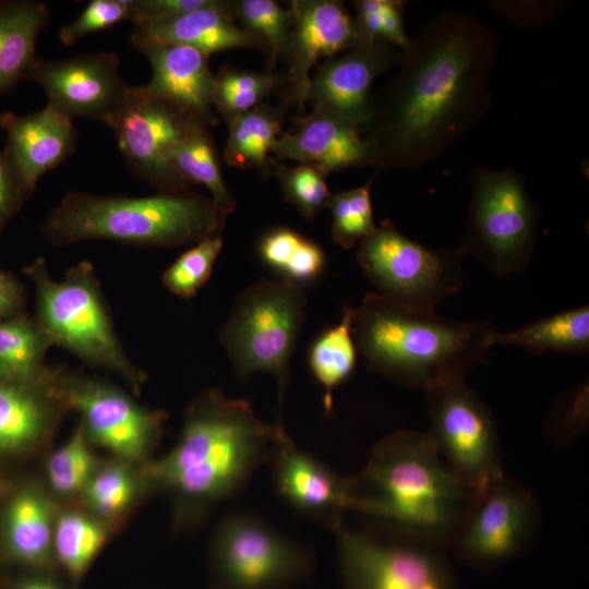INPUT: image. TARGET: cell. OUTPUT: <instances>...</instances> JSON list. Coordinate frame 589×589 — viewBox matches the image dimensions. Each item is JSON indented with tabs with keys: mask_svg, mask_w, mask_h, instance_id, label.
Masks as SVG:
<instances>
[{
	"mask_svg": "<svg viewBox=\"0 0 589 589\" xmlns=\"http://www.w3.org/2000/svg\"><path fill=\"white\" fill-rule=\"evenodd\" d=\"M497 50L495 32L471 13L446 10L424 22L396 75L373 94L362 134L375 172L423 166L472 131L491 107Z\"/></svg>",
	"mask_w": 589,
	"mask_h": 589,
	"instance_id": "6da1fadb",
	"label": "cell"
},
{
	"mask_svg": "<svg viewBox=\"0 0 589 589\" xmlns=\"http://www.w3.org/2000/svg\"><path fill=\"white\" fill-rule=\"evenodd\" d=\"M276 430L248 401L207 389L189 406L177 445L145 477L177 496L180 517L196 518L247 486L267 461Z\"/></svg>",
	"mask_w": 589,
	"mask_h": 589,
	"instance_id": "7a4b0ae2",
	"label": "cell"
},
{
	"mask_svg": "<svg viewBox=\"0 0 589 589\" xmlns=\"http://www.w3.org/2000/svg\"><path fill=\"white\" fill-rule=\"evenodd\" d=\"M474 498L429 432L402 430L383 437L363 469L347 478L348 510L434 544L450 543Z\"/></svg>",
	"mask_w": 589,
	"mask_h": 589,
	"instance_id": "3957f363",
	"label": "cell"
},
{
	"mask_svg": "<svg viewBox=\"0 0 589 589\" xmlns=\"http://www.w3.org/2000/svg\"><path fill=\"white\" fill-rule=\"evenodd\" d=\"M351 329L370 371L424 392L465 380L485 360L496 330L489 322L447 318L377 292L353 309Z\"/></svg>",
	"mask_w": 589,
	"mask_h": 589,
	"instance_id": "277c9868",
	"label": "cell"
},
{
	"mask_svg": "<svg viewBox=\"0 0 589 589\" xmlns=\"http://www.w3.org/2000/svg\"><path fill=\"white\" fill-rule=\"evenodd\" d=\"M211 197L184 192L149 196L67 193L40 225L55 245L109 240L137 247L175 248L218 236Z\"/></svg>",
	"mask_w": 589,
	"mask_h": 589,
	"instance_id": "5b68a950",
	"label": "cell"
},
{
	"mask_svg": "<svg viewBox=\"0 0 589 589\" xmlns=\"http://www.w3.org/2000/svg\"><path fill=\"white\" fill-rule=\"evenodd\" d=\"M35 288L37 322L59 346L91 366L117 373L139 390L145 373L128 357L116 333L94 265L82 261L60 281L37 257L24 268Z\"/></svg>",
	"mask_w": 589,
	"mask_h": 589,
	"instance_id": "8992f818",
	"label": "cell"
},
{
	"mask_svg": "<svg viewBox=\"0 0 589 589\" xmlns=\"http://www.w3.org/2000/svg\"><path fill=\"white\" fill-rule=\"evenodd\" d=\"M305 314L302 286L286 279H261L238 296L219 332L239 381L244 382L256 372L275 377L279 422L290 383V357Z\"/></svg>",
	"mask_w": 589,
	"mask_h": 589,
	"instance_id": "52a82bcc",
	"label": "cell"
},
{
	"mask_svg": "<svg viewBox=\"0 0 589 589\" xmlns=\"http://www.w3.org/2000/svg\"><path fill=\"white\" fill-rule=\"evenodd\" d=\"M539 218V207L518 171L477 167L470 176L466 230L457 248L496 276L519 273L534 252Z\"/></svg>",
	"mask_w": 589,
	"mask_h": 589,
	"instance_id": "ba28073f",
	"label": "cell"
},
{
	"mask_svg": "<svg viewBox=\"0 0 589 589\" xmlns=\"http://www.w3.org/2000/svg\"><path fill=\"white\" fill-rule=\"evenodd\" d=\"M458 248L433 249L404 235L390 219L359 243L356 260L377 293L399 303L435 309L462 286Z\"/></svg>",
	"mask_w": 589,
	"mask_h": 589,
	"instance_id": "9c48e42d",
	"label": "cell"
},
{
	"mask_svg": "<svg viewBox=\"0 0 589 589\" xmlns=\"http://www.w3.org/2000/svg\"><path fill=\"white\" fill-rule=\"evenodd\" d=\"M425 393L429 434L455 478L478 497L505 474L494 417L465 380Z\"/></svg>",
	"mask_w": 589,
	"mask_h": 589,
	"instance_id": "30bf717a",
	"label": "cell"
},
{
	"mask_svg": "<svg viewBox=\"0 0 589 589\" xmlns=\"http://www.w3.org/2000/svg\"><path fill=\"white\" fill-rule=\"evenodd\" d=\"M312 567L309 551L251 514L226 516L215 533L214 589H281L304 579Z\"/></svg>",
	"mask_w": 589,
	"mask_h": 589,
	"instance_id": "8fae6325",
	"label": "cell"
},
{
	"mask_svg": "<svg viewBox=\"0 0 589 589\" xmlns=\"http://www.w3.org/2000/svg\"><path fill=\"white\" fill-rule=\"evenodd\" d=\"M345 589H450L442 558L424 540L386 528L337 530Z\"/></svg>",
	"mask_w": 589,
	"mask_h": 589,
	"instance_id": "7c38bea8",
	"label": "cell"
},
{
	"mask_svg": "<svg viewBox=\"0 0 589 589\" xmlns=\"http://www.w3.org/2000/svg\"><path fill=\"white\" fill-rule=\"evenodd\" d=\"M195 117L136 86L106 124L134 176L159 192L176 193L190 185L173 168L171 153Z\"/></svg>",
	"mask_w": 589,
	"mask_h": 589,
	"instance_id": "4fadbf2b",
	"label": "cell"
},
{
	"mask_svg": "<svg viewBox=\"0 0 589 589\" xmlns=\"http://www.w3.org/2000/svg\"><path fill=\"white\" fill-rule=\"evenodd\" d=\"M55 386L64 409L80 412L87 440L122 459H143L161 432L163 411L137 405L107 382L58 369Z\"/></svg>",
	"mask_w": 589,
	"mask_h": 589,
	"instance_id": "5bb4252c",
	"label": "cell"
},
{
	"mask_svg": "<svg viewBox=\"0 0 589 589\" xmlns=\"http://www.w3.org/2000/svg\"><path fill=\"white\" fill-rule=\"evenodd\" d=\"M539 519L532 493L503 474L474 498L450 544L469 562L497 563L530 544Z\"/></svg>",
	"mask_w": 589,
	"mask_h": 589,
	"instance_id": "9a60e30c",
	"label": "cell"
},
{
	"mask_svg": "<svg viewBox=\"0 0 589 589\" xmlns=\"http://www.w3.org/2000/svg\"><path fill=\"white\" fill-rule=\"evenodd\" d=\"M24 79L40 85L47 105L62 115L104 123L123 105L131 89L120 74L119 58L112 52L60 60L37 57Z\"/></svg>",
	"mask_w": 589,
	"mask_h": 589,
	"instance_id": "2e32d148",
	"label": "cell"
},
{
	"mask_svg": "<svg viewBox=\"0 0 589 589\" xmlns=\"http://www.w3.org/2000/svg\"><path fill=\"white\" fill-rule=\"evenodd\" d=\"M401 52L384 44H358L325 60L310 77L306 103L362 129L372 113L375 80L397 67Z\"/></svg>",
	"mask_w": 589,
	"mask_h": 589,
	"instance_id": "e0dca14e",
	"label": "cell"
},
{
	"mask_svg": "<svg viewBox=\"0 0 589 589\" xmlns=\"http://www.w3.org/2000/svg\"><path fill=\"white\" fill-rule=\"evenodd\" d=\"M277 423L267 458L278 495L301 514L336 531L344 524L347 478L299 448Z\"/></svg>",
	"mask_w": 589,
	"mask_h": 589,
	"instance_id": "ac0fdd59",
	"label": "cell"
},
{
	"mask_svg": "<svg viewBox=\"0 0 589 589\" xmlns=\"http://www.w3.org/2000/svg\"><path fill=\"white\" fill-rule=\"evenodd\" d=\"M291 28L286 48L290 98L300 110L306 104L311 70L322 58H333L358 45L353 17L340 1L292 0Z\"/></svg>",
	"mask_w": 589,
	"mask_h": 589,
	"instance_id": "d6986e66",
	"label": "cell"
},
{
	"mask_svg": "<svg viewBox=\"0 0 589 589\" xmlns=\"http://www.w3.org/2000/svg\"><path fill=\"white\" fill-rule=\"evenodd\" d=\"M0 128L7 135L2 153L26 199L39 179L76 147L72 119L49 105L29 115L4 111L0 115Z\"/></svg>",
	"mask_w": 589,
	"mask_h": 589,
	"instance_id": "ffe728a7",
	"label": "cell"
},
{
	"mask_svg": "<svg viewBox=\"0 0 589 589\" xmlns=\"http://www.w3.org/2000/svg\"><path fill=\"white\" fill-rule=\"evenodd\" d=\"M272 153L310 166L324 177L347 168L375 165L374 149L359 127L317 109L283 131Z\"/></svg>",
	"mask_w": 589,
	"mask_h": 589,
	"instance_id": "44dd1931",
	"label": "cell"
},
{
	"mask_svg": "<svg viewBox=\"0 0 589 589\" xmlns=\"http://www.w3.org/2000/svg\"><path fill=\"white\" fill-rule=\"evenodd\" d=\"M130 40L149 61L152 77L145 88L196 116L217 123L214 113L215 75L208 56L189 46L159 41L133 32Z\"/></svg>",
	"mask_w": 589,
	"mask_h": 589,
	"instance_id": "7402d4cb",
	"label": "cell"
},
{
	"mask_svg": "<svg viewBox=\"0 0 589 589\" xmlns=\"http://www.w3.org/2000/svg\"><path fill=\"white\" fill-rule=\"evenodd\" d=\"M58 368L43 380H0V453L26 449L52 428L62 406L55 387Z\"/></svg>",
	"mask_w": 589,
	"mask_h": 589,
	"instance_id": "603a6c76",
	"label": "cell"
},
{
	"mask_svg": "<svg viewBox=\"0 0 589 589\" xmlns=\"http://www.w3.org/2000/svg\"><path fill=\"white\" fill-rule=\"evenodd\" d=\"M146 37L194 48L206 56L236 48H265L253 33L237 24L231 2L213 0L206 7L134 27Z\"/></svg>",
	"mask_w": 589,
	"mask_h": 589,
	"instance_id": "cb8c5ba5",
	"label": "cell"
},
{
	"mask_svg": "<svg viewBox=\"0 0 589 589\" xmlns=\"http://www.w3.org/2000/svg\"><path fill=\"white\" fill-rule=\"evenodd\" d=\"M49 7L37 0H0V96L14 89L38 57Z\"/></svg>",
	"mask_w": 589,
	"mask_h": 589,
	"instance_id": "d4e9b609",
	"label": "cell"
},
{
	"mask_svg": "<svg viewBox=\"0 0 589 589\" xmlns=\"http://www.w3.org/2000/svg\"><path fill=\"white\" fill-rule=\"evenodd\" d=\"M206 127L199 118L192 119L171 153V163L190 187L200 183L209 190L218 221L224 227L236 202L221 175L215 144Z\"/></svg>",
	"mask_w": 589,
	"mask_h": 589,
	"instance_id": "484cf974",
	"label": "cell"
},
{
	"mask_svg": "<svg viewBox=\"0 0 589 589\" xmlns=\"http://www.w3.org/2000/svg\"><path fill=\"white\" fill-rule=\"evenodd\" d=\"M492 346H514L532 354L550 350L584 353L589 350V308L580 305L542 317L509 332L495 330Z\"/></svg>",
	"mask_w": 589,
	"mask_h": 589,
	"instance_id": "4316f807",
	"label": "cell"
},
{
	"mask_svg": "<svg viewBox=\"0 0 589 589\" xmlns=\"http://www.w3.org/2000/svg\"><path fill=\"white\" fill-rule=\"evenodd\" d=\"M7 548L12 557L29 565H43L52 549L51 507L33 489L19 492L10 502L4 520Z\"/></svg>",
	"mask_w": 589,
	"mask_h": 589,
	"instance_id": "83f0119b",
	"label": "cell"
},
{
	"mask_svg": "<svg viewBox=\"0 0 589 589\" xmlns=\"http://www.w3.org/2000/svg\"><path fill=\"white\" fill-rule=\"evenodd\" d=\"M53 346L34 315L27 312L0 321V380L34 382L48 376L53 368L45 357Z\"/></svg>",
	"mask_w": 589,
	"mask_h": 589,
	"instance_id": "f1b7e54d",
	"label": "cell"
},
{
	"mask_svg": "<svg viewBox=\"0 0 589 589\" xmlns=\"http://www.w3.org/2000/svg\"><path fill=\"white\" fill-rule=\"evenodd\" d=\"M283 119L278 108L265 103L229 118L224 149L226 164L242 169L269 168L268 155L283 133Z\"/></svg>",
	"mask_w": 589,
	"mask_h": 589,
	"instance_id": "f546056e",
	"label": "cell"
},
{
	"mask_svg": "<svg viewBox=\"0 0 589 589\" xmlns=\"http://www.w3.org/2000/svg\"><path fill=\"white\" fill-rule=\"evenodd\" d=\"M353 308L344 306L338 324L325 329L312 344L309 366L316 382L324 389L327 413L333 409V392L349 378L357 364L358 349L352 336Z\"/></svg>",
	"mask_w": 589,
	"mask_h": 589,
	"instance_id": "4dcf8cb0",
	"label": "cell"
},
{
	"mask_svg": "<svg viewBox=\"0 0 589 589\" xmlns=\"http://www.w3.org/2000/svg\"><path fill=\"white\" fill-rule=\"evenodd\" d=\"M257 250L261 260L283 279L300 286L317 278L325 267L322 248L289 228H276L265 233Z\"/></svg>",
	"mask_w": 589,
	"mask_h": 589,
	"instance_id": "1f68e13d",
	"label": "cell"
},
{
	"mask_svg": "<svg viewBox=\"0 0 589 589\" xmlns=\"http://www.w3.org/2000/svg\"><path fill=\"white\" fill-rule=\"evenodd\" d=\"M104 542L103 529L89 518L76 513H64L58 518L52 544L59 561L73 578L85 573Z\"/></svg>",
	"mask_w": 589,
	"mask_h": 589,
	"instance_id": "d6a6232c",
	"label": "cell"
},
{
	"mask_svg": "<svg viewBox=\"0 0 589 589\" xmlns=\"http://www.w3.org/2000/svg\"><path fill=\"white\" fill-rule=\"evenodd\" d=\"M376 176L374 172L361 187L332 194L327 203L332 213V238L344 249H351L376 229L370 192Z\"/></svg>",
	"mask_w": 589,
	"mask_h": 589,
	"instance_id": "836d02e7",
	"label": "cell"
},
{
	"mask_svg": "<svg viewBox=\"0 0 589 589\" xmlns=\"http://www.w3.org/2000/svg\"><path fill=\"white\" fill-rule=\"evenodd\" d=\"M231 11L242 26L256 35L267 49V72L286 52L291 13L273 0H240L231 3Z\"/></svg>",
	"mask_w": 589,
	"mask_h": 589,
	"instance_id": "e575fe53",
	"label": "cell"
},
{
	"mask_svg": "<svg viewBox=\"0 0 589 589\" xmlns=\"http://www.w3.org/2000/svg\"><path fill=\"white\" fill-rule=\"evenodd\" d=\"M278 83L279 76L271 72L224 68L215 75L214 107L228 120L263 103Z\"/></svg>",
	"mask_w": 589,
	"mask_h": 589,
	"instance_id": "d590c367",
	"label": "cell"
},
{
	"mask_svg": "<svg viewBox=\"0 0 589 589\" xmlns=\"http://www.w3.org/2000/svg\"><path fill=\"white\" fill-rule=\"evenodd\" d=\"M353 17L358 44H384L401 51L407 48L410 37L406 33L402 0H358L354 1Z\"/></svg>",
	"mask_w": 589,
	"mask_h": 589,
	"instance_id": "8d00e7d4",
	"label": "cell"
},
{
	"mask_svg": "<svg viewBox=\"0 0 589 589\" xmlns=\"http://www.w3.org/2000/svg\"><path fill=\"white\" fill-rule=\"evenodd\" d=\"M223 244L220 235L195 243L163 273L164 287L182 299L195 296L209 279Z\"/></svg>",
	"mask_w": 589,
	"mask_h": 589,
	"instance_id": "74e56055",
	"label": "cell"
},
{
	"mask_svg": "<svg viewBox=\"0 0 589 589\" xmlns=\"http://www.w3.org/2000/svg\"><path fill=\"white\" fill-rule=\"evenodd\" d=\"M96 460L80 424L71 438L49 458L47 472L52 489L72 494L84 489L95 473Z\"/></svg>",
	"mask_w": 589,
	"mask_h": 589,
	"instance_id": "f35d334b",
	"label": "cell"
},
{
	"mask_svg": "<svg viewBox=\"0 0 589 589\" xmlns=\"http://www.w3.org/2000/svg\"><path fill=\"white\" fill-rule=\"evenodd\" d=\"M275 167L285 199L303 217L312 219L327 206L332 193L325 182L326 177L321 172L301 164L294 167L285 165Z\"/></svg>",
	"mask_w": 589,
	"mask_h": 589,
	"instance_id": "ab89813d",
	"label": "cell"
},
{
	"mask_svg": "<svg viewBox=\"0 0 589 589\" xmlns=\"http://www.w3.org/2000/svg\"><path fill=\"white\" fill-rule=\"evenodd\" d=\"M85 490V500L93 512L104 517L120 514L131 503L135 484L121 465H109L95 471Z\"/></svg>",
	"mask_w": 589,
	"mask_h": 589,
	"instance_id": "60d3db41",
	"label": "cell"
},
{
	"mask_svg": "<svg viewBox=\"0 0 589 589\" xmlns=\"http://www.w3.org/2000/svg\"><path fill=\"white\" fill-rule=\"evenodd\" d=\"M588 423V383L565 392L551 407L546 430L551 438L567 443L585 431Z\"/></svg>",
	"mask_w": 589,
	"mask_h": 589,
	"instance_id": "b9f144b4",
	"label": "cell"
},
{
	"mask_svg": "<svg viewBox=\"0 0 589 589\" xmlns=\"http://www.w3.org/2000/svg\"><path fill=\"white\" fill-rule=\"evenodd\" d=\"M131 0H93L72 22L63 25L59 40L67 46L89 34L130 20Z\"/></svg>",
	"mask_w": 589,
	"mask_h": 589,
	"instance_id": "7bdbcfd3",
	"label": "cell"
},
{
	"mask_svg": "<svg viewBox=\"0 0 589 589\" xmlns=\"http://www.w3.org/2000/svg\"><path fill=\"white\" fill-rule=\"evenodd\" d=\"M212 2L213 0H131L129 21L136 27L193 11Z\"/></svg>",
	"mask_w": 589,
	"mask_h": 589,
	"instance_id": "ee69618b",
	"label": "cell"
},
{
	"mask_svg": "<svg viewBox=\"0 0 589 589\" xmlns=\"http://www.w3.org/2000/svg\"><path fill=\"white\" fill-rule=\"evenodd\" d=\"M519 5L524 9H519L515 2L510 4L509 2H504L502 4L501 2H496V4H493L496 11L501 12V14H504L509 20L514 21V23L532 26L534 24L543 25L548 24L553 19H556L558 16V13L561 12L562 4H551V3H543V2H518Z\"/></svg>",
	"mask_w": 589,
	"mask_h": 589,
	"instance_id": "f6af8a7d",
	"label": "cell"
},
{
	"mask_svg": "<svg viewBox=\"0 0 589 589\" xmlns=\"http://www.w3.org/2000/svg\"><path fill=\"white\" fill-rule=\"evenodd\" d=\"M25 194L0 152V231L21 211Z\"/></svg>",
	"mask_w": 589,
	"mask_h": 589,
	"instance_id": "bcb514c9",
	"label": "cell"
},
{
	"mask_svg": "<svg viewBox=\"0 0 589 589\" xmlns=\"http://www.w3.org/2000/svg\"><path fill=\"white\" fill-rule=\"evenodd\" d=\"M26 289L12 273L0 268V321L26 312Z\"/></svg>",
	"mask_w": 589,
	"mask_h": 589,
	"instance_id": "7dc6e473",
	"label": "cell"
},
{
	"mask_svg": "<svg viewBox=\"0 0 589 589\" xmlns=\"http://www.w3.org/2000/svg\"><path fill=\"white\" fill-rule=\"evenodd\" d=\"M19 589H58V587L47 580L32 579L23 582Z\"/></svg>",
	"mask_w": 589,
	"mask_h": 589,
	"instance_id": "c3c4849f",
	"label": "cell"
}]
</instances>
